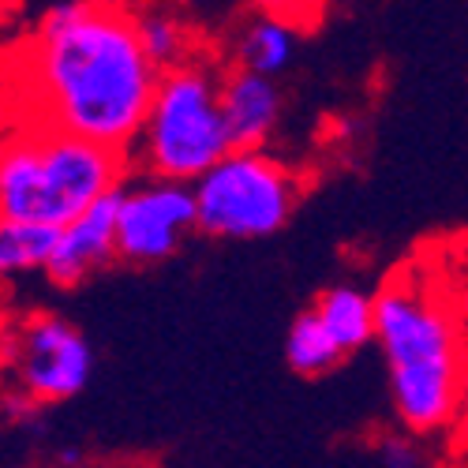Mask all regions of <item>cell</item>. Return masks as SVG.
<instances>
[{"instance_id":"6da1fadb","label":"cell","mask_w":468,"mask_h":468,"mask_svg":"<svg viewBox=\"0 0 468 468\" xmlns=\"http://www.w3.org/2000/svg\"><path fill=\"white\" fill-rule=\"evenodd\" d=\"M158 83L128 0H49L8 53L16 124H49L128 158Z\"/></svg>"},{"instance_id":"7a4b0ae2","label":"cell","mask_w":468,"mask_h":468,"mask_svg":"<svg viewBox=\"0 0 468 468\" xmlns=\"http://www.w3.org/2000/svg\"><path fill=\"white\" fill-rule=\"evenodd\" d=\"M375 345L405 431H446L464 405V345L446 303L412 270L375 296Z\"/></svg>"},{"instance_id":"3957f363","label":"cell","mask_w":468,"mask_h":468,"mask_svg":"<svg viewBox=\"0 0 468 468\" xmlns=\"http://www.w3.org/2000/svg\"><path fill=\"white\" fill-rule=\"evenodd\" d=\"M132 158L49 124H16L0 158V218L68 225L128 180Z\"/></svg>"},{"instance_id":"277c9868","label":"cell","mask_w":468,"mask_h":468,"mask_svg":"<svg viewBox=\"0 0 468 468\" xmlns=\"http://www.w3.org/2000/svg\"><path fill=\"white\" fill-rule=\"evenodd\" d=\"M221 75L225 68L207 57H191L162 71L132 146V169L195 184L237 146L221 105Z\"/></svg>"},{"instance_id":"5b68a950","label":"cell","mask_w":468,"mask_h":468,"mask_svg":"<svg viewBox=\"0 0 468 468\" xmlns=\"http://www.w3.org/2000/svg\"><path fill=\"white\" fill-rule=\"evenodd\" d=\"M195 187L199 232L214 240H266L282 232L303 195L300 173L270 146H232Z\"/></svg>"},{"instance_id":"8992f818","label":"cell","mask_w":468,"mask_h":468,"mask_svg":"<svg viewBox=\"0 0 468 468\" xmlns=\"http://www.w3.org/2000/svg\"><path fill=\"white\" fill-rule=\"evenodd\" d=\"M8 389H19L37 409L83 394L94 375L87 334L57 311H23L5 330Z\"/></svg>"},{"instance_id":"52a82bcc","label":"cell","mask_w":468,"mask_h":468,"mask_svg":"<svg viewBox=\"0 0 468 468\" xmlns=\"http://www.w3.org/2000/svg\"><path fill=\"white\" fill-rule=\"evenodd\" d=\"M121 207H116V240H121V262L154 266L173 259L191 232H199V207L195 187L184 180L128 173L121 184Z\"/></svg>"},{"instance_id":"ba28073f","label":"cell","mask_w":468,"mask_h":468,"mask_svg":"<svg viewBox=\"0 0 468 468\" xmlns=\"http://www.w3.org/2000/svg\"><path fill=\"white\" fill-rule=\"evenodd\" d=\"M116 195H121V187L109 191L80 218L60 225L46 282H53L57 289H71L94 278L98 270L121 262V240H116V207H121V199Z\"/></svg>"},{"instance_id":"9c48e42d","label":"cell","mask_w":468,"mask_h":468,"mask_svg":"<svg viewBox=\"0 0 468 468\" xmlns=\"http://www.w3.org/2000/svg\"><path fill=\"white\" fill-rule=\"evenodd\" d=\"M221 105L237 146H270L285 116V94L274 75H259L248 68H225Z\"/></svg>"},{"instance_id":"30bf717a","label":"cell","mask_w":468,"mask_h":468,"mask_svg":"<svg viewBox=\"0 0 468 468\" xmlns=\"http://www.w3.org/2000/svg\"><path fill=\"white\" fill-rule=\"evenodd\" d=\"M300 27L270 16V12H251L237 34L229 37V68H248L259 75H285L296 60V46H300Z\"/></svg>"},{"instance_id":"8fae6325","label":"cell","mask_w":468,"mask_h":468,"mask_svg":"<svg viewBox=\"0 0 468 468\" xmlns=\"http://www.w3.org/2000/svg\"><path fill=\"white\" fill-rule=\"evenodd\" d=\"M319 311V319L326 323V330L337 337V345L348 356H356L360 348H367L375 341V296H367L360 285H330L319 292V300L311 303Z\"/></svg>"},{"instance_id":"7c38bea8","label":"cell","mask_w":468,"mask_h":468,"mask_svg":"<svg viewBox=\"0 0 468 468\" xmlns=\"http://www.w3.org/2000/svg\"><path fill=\"white\" fill-rule=\"evenodd\" d=\"M285 360L296 375L303 378H319L326 371H334L341 360H348V353L337 345V337L326 330V323L319 319L315 307H307L303 315L292 319L289 334H285Z\"/></svg>"},{"instance_id":"4fadbf2b","label":"cell","mask_w":468,"mask_h":468,"mask_svg":"<svg viewBox=\"0 0 468 468\" xmlns=\"http://www.w3.org/2000/svg\"><path fill=\"white\" fill-rule=\"evenodd\" d=\"M139 34H143V46L150 53V60L158 64L162 71L199 57L195 53V30L191 23L173 8L165 0H154V5L139 8Z\"/></svg>"},{"instance_id":"5bb4252c","label":"cell","mask_w":468,"mask_h":468,"mask_svg":"<svg viewBox=\"0 0 468 468\" xmlns=\"http://www.w3.org/2000/svg\"><path fill=\"white\" fill-rule=\"evenodd\" d=\"M57 232H60L57 225H37V221L0 225V270H5V278H23V274L46 278L57 248Z\"/></svg>"},{"instance_id":"9a60e30c","label":"cell","mask_w":468,"mask_h":468,"mask_svg":"<svg viewBox=\"0 0 468 468\" xmlns=\"http://www.w3.org/2000/svg\"><path fill=\"white\" fill-rule=\"evenodd\" d=\"M244 5H248L251 12L282 16V19L296 23L300 30H307V27H315V23L323 19V12H326L330 0H244Z\"/></svg>"},{"instance_id":"2e32d148","label":"cell","mask_w":468,"mask_h":468,"mask_svg":"<svg viewBox=\"0 0 468 468\" xmlns=\"http://www.w3.org/2000/svg\"><path fill=\"white\" fill-rule=\"evenodd\" d=\"M378 468H427V453H423V442L416 439V431L386 435L378 442Z\"/></svg>"},{"instance_id":"e0dca14e","label":"cell","mask_w":468,"mask_h":468,"mask_svg":"<svg viewBox=\"0 0 468 468\" xmlns=\"http://www.w3.org/2000/svg\"><path fill=\"white\" fill-rule=\"evenodd\" d=\"M57 464L60 468H83V453L80 450H64V453H57Z\"/></svg>"},{"instance_id":"ac0fdd59","label":"cell","mask_w":468,"mask_h":468,"mask_svg":"<svg viewBox=\"0 0 468 468\" xmlns=\"http://www.w3.org/2000/svg\"><path fill=\"white\" fill-rule=\"evenodd\" d=\"M128 5H135V8H143V5H154V0H128Z\"/></svg>"}]
</instances>
